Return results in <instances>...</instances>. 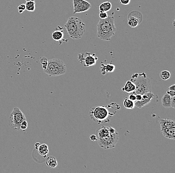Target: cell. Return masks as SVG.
I'll list each match as a JSON object with an SVG mask.
<instances>
[{"mask_svg": "<svg viewBox=\"0 0 175 173\" xmlns=\"http://www.w3.org/2000/svg\"><path fill=\"white\" fill-rule=\"evenodd\" d=\"M18 9L19 13H20V14H21V13H23L25 10H26V5H25L24 4H20V5L18 6Z\"/></svg>", "mask_w": 175, "mask_h": 173, "instance_id": "26", "label": "cell"}, {"mask_svg": "<svg viewBox=\"0 0 175 173\" xmlns=\"http://www.w3.org/2000/svg\"><path fill=\"white\" fill-rule=\"evenodd\" d=\"M97 36L103 41H110L112 37L116 32L114 18L113 16H108L107 18L99 20L97 25Z\"/></svg>", "mask_w": 175, "mask_h": 173, "instance_id": "1", "label": "cell"}, {"mask_svg": "<svg viewBox=\"0 0 175 173\" xmlns=\"http://www.w3.org/2000/svg\"><path fill=\"white\" fill-rule=\"evenodd\" d=\"M100 69L102 75H105L107 72L108 73L113 72L116 69V66L111 63H108L106 65L104 63H102Z\"/></svg>", "mask_w": 175, "mask_h": 173, "instance_id": "15", "label": "cell"}, {"mask_svg": "<svg viewBox=\"0 0 175 173\" xmlns=\"http://www.w3.org/2000/svg\"><path fill=\"white\" fill-rule=\"evenodd\" d=\"M135 90V85L130 80H128V81L126 82L124 86L122 88V90L127 93L134 92Z\"/></svg>", "mask_w": 175, "mask_h": 173, "instance_id": "16", "label": "cell"}, {"mask_svg": "<svg viewBox=\"0 0 175 173\" xmlns=\"http://www.w3.org/2000/svg\"><path fill=\"white\" fill-rule=\"evenodd\" d=\"M26 116L18 107H14L10 114L9 125L15 131H20V126L23 121L26 120Z\"/></svg>", "mask_w": 175, "mask_h": 173, "instance_id": "5", "label": "cell"}, {"mask_svg": "<svg viewBox=\"0 0 175 173\" xmlns=\"http://www.w3.org/2000/svg\"><path fill=\"white\" fill-rule=\"evenodd\" d=\"M136 101H140L142 98V95L137 94L136 95Z\"/></svg>", "mask_w": 175, "mask_h": 173, "instance_id": "34", "label": "cell"}, {"mask_svg": "<svg viewBox=\"0 0 175 173\" xmlns=\"http://www.w3.org/2000/svg\"><path fill=\"white\" fill-rule=\"evenodd\" d=\"M171 107L175 108V96L171 97Z\"/></svg>", "mask_w": 175, "mask_h": 173, "instance_id": "31", "label": "cell"}, {"mask_svg": "<svg viewBox=\"0 0 175 173\" xmlns=\"http://www.w3.org/2000/svg\"><path fill=\"white\" fill-rule=\"evenodd\" d=\"M99 16L100 19L103 20V19L107 18V17L109 16L107 15V12H100Z\"/></svg>", "mask_w": 175, "mask_h": 173, "instance_id": "28", "label": "cell"}, {"mask_svg": "<svg viewBox=\"0 0 175 173\" xmlns=\"http://www.w3.org/2000/svg\"><path fill=\"white\" fill-rule=\"evenodd\" d=\"M66 66H60L53 68H46L44 72L49 76H58L63 75L66 72Z\"/></svg>", "mask_w": 175, "mask_h": 173, "instance_id": "10", "label": "cell"}, {"mask_svg": "<svg viewBox=\"0 0 175 173\" xmlns=\"http://www.w3.org/2000/svg\"><path fill=\"white\" fill-rule=\"evenodd\" d=\"M63 38V28L60 26L57 27L52 33V38L56 42H61Z\"/></svg>", "mask_w": 175, "mask_h": 173, "instance_id": "12", "label": "cell"}, {"mask_svg": "<svg viewBox=\"0 0 175 173\" xmlns=\"http://www.w3.org/2000/svg\"><path fill=\"white\" fill-rule=\"evenodd\" d=\"M37 150H38L39 154L42 156L43 158L46 157L47 155L49 152L48 146L45 144H40L37 148Z\"/></svg>", "mask_w": 175, "mask_h": 173, "instance_id": "18", "label": "cell"}, {"mask_svg": "<svg viewBox=\"0 0 175 173\" xmlns=\"http://www.w3.org/2000/svg\"><path fill=\"white\" fill-rule=\"evenodd\" d=\"M154 97V94L151 91L144 93L142 95V98L141 100L135 102V106L138 108H141L144 106L148 104Z\"/></svg>", "mask_w": 175, "mask_h": 173, "instance_id": "9", "label": "cell"}, {"mask_svg": "<svg viewBox=\"0 0 175 173\" xmlns=\"http://www.w3.org/2000/svg\"><path fill=\"white\" fill-rule=\"evenodd\" d=\"M25 5H26V9L27 11L33 12L35 11V1L26 2Z\"/></svg>", "mask_w": 175, "mask_h": 173, "instance_id": "23", "label": "cell"}, {"mask_svg": "<svg viewBox=\"0 0 175 173\" xmlns=\"http://www.w3.org/2000/svg\"><path fill=\"white\" fill-rule=\"evenodd\" d=\"M119 135L117 131L112 133L109 136L102 139L97 140V143L101 148L105 149H109L113 148L119 141Z\"/></svg>", "mask_w": 175, "mask_h": 173, "instance_id": "6", "label": "cell"}, {"mask_svg": "<svg viewBox=\"0 0 175 173\" xmlns=\"http://www.w3.org/2000/svg\"><path fill=\"white\" fill-rule=\"evenodd\" d=\"M142 15L139 12L132 11L127 16V24L131 28H136L142 21Z\"/></svg>", "mask_w": 175, "mask_h": 173, "instance_id": "7", "label": "cell"}, {"mask_svg": "<svg viewBox=\"0 0 175 173\" xmlns=\"http://www.w3.org/2000/svg\"><path fill=\"white\" fill-rule=\"evenodd\" d=\"M64 66H66V65L62 60L58 58H53L48 60V65L47 68H53Z\"/></svg>", "mask_w": 175, "mask_h": 173, "instance_id": "14", "label": "cell"}, {"mask_svg": "<svg viewBox=\"0 0 175 173\" xmlns=\"http://www.w3.org/2000/svg\"><path fill=\"white\" fill-rule=\"evenodd\" d=\"M112 104L111 103L106 106H99L91 109L89 113L91 119L98 124L110 122V118L116 113V111H110L109 109Z\"/></svg>", "mask_w": 175, "mask_h": 173, "instance_id": "3", "label": "cell"}, {"mask_svg": "<svg viewBox=\"0 0 175 173\" xmlns=\"http://www.w3.org/2000/svg\"><path fill=\"white\" fill-rule=\"evenodd\" d=\"M130 100H132L133 101L135 102L136 101V94L134 92L131 93L129 97H128Z\"/></svg>", "mask_w": 175, "mask_h": 173, "instance_id": "29", "label": "cell"}, {"mask_svg": "<svg viewBox=\"0 0 175 173\" xmlns=\"http://www.w3.org/2000/svg\"><path fill=\"white\" fill-rule=\"evenodd\" d=\"M87 56L84 58L83 62L84 61V66H93L96 64L98 58L96 56L95 54H91V53H87Z\"/></svg>", "mask_w": 175, "mask_h": 173, "instance_id": "11", "label": "cell"}, {"mask_svg": "<svg viewBox=\"0 0 175 173\" xmlns=\"http://www.w3.org/2000/svg\"><path fill=\"white\" fill-rule=\"evenodd\" d=\"M166 93L169 95L171 97L175 96V91H174V90H168Z\"/></svg>", "mask_w": 175, "mask_h": 173, "instance_id": "32", "label": "cell"}, {"mask_svg": "<svg viewBox=\"0 0 175 173\" xmlns=\"http://www.w3.org/2000/svg\"><path fill=\"white\" fill-rule=\"evenodd\" d=\"M130 1H131V0H119L120 4L123 5H124V6H127L129 4Z\"/></svg>", "mask_w": 175, "mask_h": 173, "instance_id": "30", "label": "cell"}, {"mask_svg": "<svg viewBox=\"0 0 175 173\" xmlns=\"http://www.w3.org/2000/svg\"><path fill=\"white\" fill-rule=\"evenodd\" d=\"M168 90H174L175 91V85H173L170 86L168 88Z\"/></svg>", "mask_w": 175, "mask_h": 173, "instance_id": "35", "label": "cell"}, {"mask_svg": "<svg viewBox=\"0 0 175 173\" xmlns=\"http://www.w3.org/2000/svg\"><path fill=\"white\" fill-rule=\"evenodd\" d=\"M171 97L169 95L165 93L162 98V104L163 106L168 108L171 107Z\"/></svg>", "mask_w": 175, "mask_h": 173, "instance_id": "20", "label": "cell"}, {"mask_svg": "<svg viewBox=\"0 0 175 173\" xmlns=\"http://www.w3.org/2000/svg\"><path fill=\"white\" fill-rule=\"evenodd\" d=\"M40 143H37L35 144V147L37 149V148H38V146H40Z\"/></svg>", "mask_w": 175, "mask_h": 173, "instance_id": "36", "label": "cell"}, {"mask_svg": "<svg viewBox=\"0 0 175 173\" xmlns=\"http://www.w3.org/2000/svg\"><path fill=\"white\" fill-rule=\"evenodd\" d=\"M73 4L74 14L88 11L92 7L90 3L85 0H73Z\"/></svg>", "mask_w": 175, "mask_h": 173, "instance_id": "8", "label": "cell"}, {"mask_svg": "<svg viewBox=\"0 0 175 173\" xmlns=\"http://www.w3.org/2000/svg\"><path fill=\"white\" fill-rule=\"evenodd\" d=\"M160 76L162 80H168L171 77V73L168 71H163L160 73Z\"/></svg>", "mask_w": 175, "mask_h": 173, "instance_id": "24", "label": "cell"}, {"mask_svg": "<svg viewBox=\"0 0 175 173\" xmlns=\"http://www.w3.org/2000/svg\"><path fill=\"white\" fill-rule=\"evenodd\" d=\"M161 132L165 138L169 139H175V126L169 128H161Z\"/></svg>", "mask_w": 175, "mask_h": 173, "instance_id": "13", "label": "cell"}, {"mask_svg": "<svg viewBox=\"0 0 175 173\" xmlns=\"http://www.w3.org/2000/svg\"><path fill=\"white\" fill-rule=\"evenodd\" d=\"M123 105L126 108L132 110L135 107V102L130 100L128 97H126L123 100Z\"/></svg>", "mask_w": 175, "mask_h": 173, "instance_id": "22", "label": "cell"}, {"mask_svg": "<svg viewBox=\"0 0 175 173\" xmlns=\"http://www.w3.org/2000/svg\"><path fill=\"white\" fill-rule=\"evenodd\" d=\"M27 125H28V124H27V120H26L23 121L21 124V126H20L21 130H24V131L26 130L27 128Z\"/></svg>", "mask_w": 175, "mask_h": 173, "instance_id": "27", "label": "cell"}, {"mask_svg": "<svg viewBox=\"0 0 175 173\" xmlns=\"http://www.w3.org/2000/svg\"><path fill=\"white\" fill-rule=\"evenodd\" d=\"M90 139L92 141H97V138L96 135H91L90 136Z\"/></svg>", "mask_w": 175, "mask_h": 173, "instance_id": "33", "label": "cell"}, {"mask_svg": "<svg viewBox=\"0 0 175 173\" xmlns=\"http://www.w3.org/2000/svg\"><path fill=\"white\" fill-rule=\"evenodd\" d=\"M48 60L45 57H41L40 58V62L42 65V68L43 70H45L47 68L48 65Z\"/></svg>", "mask_w": 175, "mask_h": 173, "instance_id": "25", "label": "cell"}, {"mask_svg": "<svg viewBox=\"0 0 175 173\" xmlns=\"http://www.w3.org/2000/svg\"><path fill=\"white\" fill-rule=\"evenodd\" d=\"M112 4L110 2H105L100 5L99 10L100 12H107L112 8Z\"/></svg>", "mask_w": 175, "mask_h": 173, "instance_id": "21", "label": "cell"}, {"mask_svg": "<svg viewBox=\"0 0 175 173\" xmlns=\"http://www.w3.org/2000/svg\"><path fill=\"white\" fill-rule=\"evenodd\" d=\"M130 80L136 85V90L134 92L136 95H143L151 91V81L147 78L145 72L133 74Z\"/></svg>", "mask_w": 175, "mask_h": 173, "instance_id": "4", "label": "cell"}, {"mask_svg": "<svg viewBox=\"0 0 175 173\" xmlns=\"http://www.w3.org/2000/svg\"><path fill=\"white\" fill-rule=\"evenodd\" d=\"M26 2L35 1V0H25Z\"/></svg>", "mask_w": 175, "mask_h": 173, "instance_id": "37", "label": "cell"}, {"mask_svg": "<svg viewBox=\"0 0 175 173\" xmlns=\"http://www.w3.org/2000/svg\"><path fill=\"white\" fill-rule=\"evenodd\" d=\"M45 164L48 167L55 168L58 165L57 160L54 157L48 156L45 160Z\"/></svg>", "mask_w": 175, "mask_h": 173, "instance_id": "19", "label": "cell"}, {"mask_svg": "<svg viewBox=\"0 0 175 173\" xmlns=\"http://www.w3.org/2000/svg\"><path fill=\"white\" fill-rule=\"evenodd\" d=\"M64 26L68 35L74 39L81 38L86 30L85 23L77 17H69Z\"/></svg>", "mask_w": 175, "mask_h": 173, "instance_id": "2", "label": "cell"}, {"mask_svg": "<svg viewBox=\"0 0 175 173\" xmlns=\"http://www.w3.org/2000/svg\"><path fill=\"white\" fill-rule=\"evenodd\" d=\"M161 128H169L175 126V121L169 119H162L160 120Z\"/></svg>", "mask_w": 175, "mask_h": 173, "instance_id": "17", "label": "cell"}]
</instances>
